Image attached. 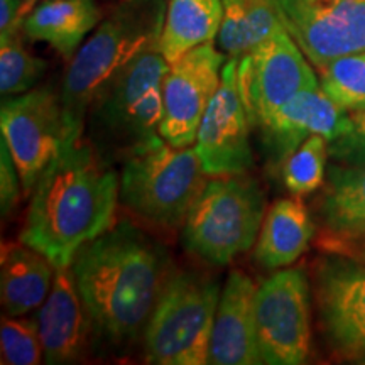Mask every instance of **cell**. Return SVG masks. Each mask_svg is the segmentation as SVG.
Wrapping results in <instances>:
<instances>
[{
    "mask_svg": "<svg viewBox=\"0 0 365 365\" xmlns=\"http://www.w3.org/2000/svg\"><path fill=\"white\" fill-rule=\"evenodd\" d=\"M93 339L110 350L143 340L175 271L166 247L129 220L85 244L71 264Z\"/></svg>",
    "mask_w": 365,
    "mask_h": 365,
    "instance_id": "obj_1",
    "label": "cell"
},
{
    "mask_svg": "<svg viewBox=\"0 0 365 365\" xmlns=\"http://www.w3.org/2000/svg\"><path fill=\"white\" fill-rule=\"evenodd\" d=\"M120 176L85 135H66L31 191L19 239L54 267L113 225Z\"/></svg>",
    "mask_w": 365,
    "mask_h": 365,
    "instance_id": "obj_2",
    "label": "cell"
},
{
    "mask_svg": "<svg viewBox=\"0 0 365 365\" xmlns=\"http://www.w3.org/2000/svg\"><path fill=\"white\" fill-rule=\"evenodd\" d=\"M168 0H118L68 63L61 95L68 135H85L100 90L149 49L159 48Z\"/></svg>",
    "mask_w": 365,
    "mask_h": 365,
    "instance_id": "obj_3",
    "label": "cell"
},
{
    "mask_svg": "<svg viewBox=\"0 0 365 365\" xmlns=\"http://www.w3.org/2000/svg\"><path fill=\"white\" fill-rule=\"evenodd\" d=\"M170 63L158 48L137 56L95 97L86 113L88 139L105 159H124L159 135L163 81Z\"/></svg>",
    "mask_w": 365,
    "mask_h": 365,
    "instance_id": "obj_4",
    "label": "cell"
},
{
    "mask_svg": "<svg viewBox=\"0 0 365 365\" xmlns=\"http://www.w3.org/2000/svg\"><path fill=\"white\" fill-rule=\"evenodd\" d=\"M266 213V193L247 173L210 178L182 223V247L210 266H227L254 247Z\"/></svg>",
    "mask_w": 365,
    "mask_h": 365,
    "instance_id": "obj_5",
    "label": "cell"
},
{
    "mask_svg": "<svg viewBox=\"0 0 365 365\" xmlns=\"http://www.w3.org/2000/svg\"><path fill=\"white\" fill-rule=\"evenodd\" d=\"M118 202L140 222L176 230L207 182L195 145L173 148L158 135L122 161Z\"/></svg>",
    "mask_w": 365,
    "mask_h": 365,
    "instance_id": "obj_6",
    "label": "cell"
},
{
    "mask_svg": "<svg viewBox=\"0 0 365 365\" xmlns=\"http://www.w3.org/2000/svg\"><path fill=\"white\" fill-rule=\"evenodd\" d=\"M220 286L196 271H173L145 327L148 364L205 365L220 301Z\"/></svg>",
    "mask_w": 365,
    "mask_h": 365,
    "instance_id": "obj_7",
    "label": "cell"
},
{
    "mask_svg": "<svg viewBox=\"0 0 365 365\" xmlns=\"http://www.w3.org/2000/svg\"><path fill=\"white\" fill-rule=\"evenodd\" d=\"M257 132L264 156L272 166L281 168L313 134L325 137L331 156L345 164H365V135L359 132L352 115L328 98L319 85L296 95Z\"/></svg>",
    "mask_w": 365,
    "mask_h": 365,
    "instance_id": "obj_8",
    "label": "cell"
},
{
    "mask_svg": "<svg viewBox=\"0 0 365 365\" xmlns=\"http://www.w3.org/2000/svg\"><path fill=\"white\" fill-rule=\"evenodd\" d=\"M255 333L262 364L299 365L312 350V301L303 267H286L255 293Z\"/></svg>",
    "mask_w": 365,
    "mask_h": 365,
    "instance_id": "obj_9",
    "label": "cell"
},
{
    "mask_svg": "<svg viewBox=\"0 0 365 365\" xmlns=\"http://www.w3.org/2000/svg\"><path fill=\"white\" fill-rule=\"evenodd\" d=\"M237 83L249 124L257 130L303 90L319 85L312 63L286 29L239 59Z\"/></svg>",
    "mask_w": 365,
    "mask_h": 365,
    "instance_id": "obj_10",
    "label": "cell"
},
{
    "mask_svg": "<svg viewBox=\"0 0 365 365\" xmlns=\"http://www.w3.org/2000/svg\"><path fill=\"white\" fill-rule=\"evenodd\" d=\"M0 127L19 171L24 196H29L68 135L61 95L51 86H36L26 93L4 97Z\"/></svg>",
    "mask_w": 365,
    "mask_h": 365,
    "instance_id": "obj_11",
    "label": "cell"
},
{
    "mask_svg": "<svg viewBox=\"0 0 365 365\" xmlns=\"http://www.w3.org/2000/svg\"><path fill=\"white\" fill-rule=\"evenodd\" d=\"M228 56L213 43L196 46L176 61L163 81V117L159 135L173 148L195 144L198 127L222 81Z\"/></svg>",
    "mask_w": 365,
    "mask_h": 365,
    "instance_id": "obj_12",
    "label": "cell"
},
{
    "mask_svg": "<svg viewBox=\"0 0 365 365\" xmlns=\"http://www.w3.org/2000/svg\"><path fill=\"white\" fill-rule=\"evenodd\" d=\"M276 4L286 31L317 70L331 59L365 51V0H276Z\"/></svg>",
    "mask_w": 365,
    "mask_h": 365,
    "instance_id": "obj_13",
    "label": "cell"
},
{
    "mask_svg": "<svg viewBox=\"0 0 365 365\" xmlns=\"http://www.w3.org/2000/svg\"><path fill=\"white\" fill-rule=\"evenodd\" d=\"M314 299L323 330L341 357H365V259L336 254L317 262Z\"/></svg>",
    "mask_w": 365,
    "mask_h": 365,
    "instance_id": "obj_14",
    "label": "cell"
},
{
    "mask_svg": "<svg viewBox=\"0 0 365 365\" xmlns=\"http://www.w3.org/2000/svg\"><path fill=\"white\" fill-rule=\"evenodd\" d=\"M239 59L228 58L215 97L198 127L195 150L208 178L244 175L254 166L247 112L237 83Z\"/></svg>",
    "mask_w": 365,
    "mask_h": 365,
    "instance_id": "obj_15",
    "label": "cell"
},
{
    "mask_svg": "<svg viewBox=\"0 0 365 365\" xmlns=\"http://www.w3.org/2000/svg\"><path fill=\"white\" fill-rule=\"evenodd\" d=\"M36 318L39 323L44 364H75L85 357L93 333L71 267L56 269L51 291L36 313Z\"/></svg>",
    "mask_w": 365,
    "mask_h": 365,
    "instance_id": "obj_16",
    "label": "cell"
},
{
    "mask_svg": "<svg viewBox=\"0 0 365 365\" xmlns=\"http://www.w3.org/2000/svg\"><path fill=\"white\" fill-rule=\"evenodd\" d=\"M255 293L257 286L247 274L240 269L230 271L218 301L208 364H262L255 333Z\"/></svg>",
    "mask_w": 365,
    "mask_h": 365,
    "instance_id": "obj_17",
    "label": "cell"
},
{
    "mask_svg": "<svg viewBox=\"0 0 365 365\" xmlns=\"http://www.w3.org/2000/svg\"><path fill=\"white\" fill-rule=\"evenodd\" d=\"M318 212L333 252L365 257V164L331 168Z\"/></svg>",
    "mask_w": 365,
    "mask_h": 365,
    "instance_id": "obj_18",
    "label": "cell"
},
{
    "mask_svg": "<svg viewBox=\"0 0 365 365\" xmlns=\"http://www.w3.org/2000/svg\"><path fill=\"white\" fill-rule=\"evenodd\" d=\"M54 264L24 242H9L0 252V298L6 317L38 312L53 287Z\"/></svg>",
    "mask_w": 365,
    "mask_h": 365,
    "instance_id": "obj_19",
    "label": "cell"
},
{
    "mask_svg": "<svg viewBox=\"0 0 365 365\" xmlns=\"http://www.w3.org/2000/svg\"><path fill=\"white\" fill-rule=\"evenodd\" d=\"M100 21L97 0H41L22 21V34L43 41L70 61Z\"/></svg>",
    "mask_w": 365,
    "mask_h": 365,
    "instance_id": "obj_20",
    "label": "cell"
},
{
    "mask_svg": "<svg viewBox=\"0 0 365 365\" xmlns=\"http://www.w3.org/2000/svg\"><path fill=\"white\" fill-rule=\"evenodd\" d=\"M314 235V223L308 208L298 198H282L272 203L264 217L254 245V259L267 271L294 264Z\"/></svg>",
    "mask_w": 365,
    "mask_h": 365,
    "instance_id": "obj_21",
    "label": "cell"
},
{
    "mask_svg": "<svg viewBox=\"0 0 365 365\" xmlns=\"http://www.w3.org/2000/svg\"><path fill=\"white\" fill-rule=\"evenodd\" d=\"M222 0H168L159 51L168 63L196 46L213 43L222 26Z\"/></svg>",
    "mask_w": 365,
    "mask_h": 365,
    "instance_id": "obj_22",
    "label": "cell"
},
{
    "mask_svg": "<svg viewBox=\"0 0 365 365\" xmlns=\"http://www.w3.org/2000/svg\"><path fill=\"white\" fill-rule=\"evenodd\" d=\"M223 17L218 48L232 59H242L279 31L282 24L276 0H222Z\"/></svg>",
    "mask_w": 365,
    "mask_h": 365,
    "instance_id": "obj_23",
    "label": "cell"
},
{
    "mask_svg": "<svg viewBox=\"0 0 365 365\" xmlns=\"http://www.w3.org/2000/svg\"><path fill=\"white\" fill-rule=\"evenodd\" d=\"M318 73L328 98L349 113L365 112V51L331 59Z\"/></svg>",
    "mask_w": 365,
    "mask_h": 365,
    "instance_id": "obj_24",
    "label": "cell"
},
{
    "mask_svg": "<svg viewBox=\"0 0 365 365\" xmlns=\"http://www.w3.org/2000/svg\"><path fill=\"white\" fill-rule=\"evenodd\" d=\"M328 156L330 148L325 137L309 135L279 168L287 191L299 198L317 191L325 182Z\"/></svg>",
    "mask_w": 365,
    "mask_h": 365,
    "instance_id": "obj_25",
    "label": "cell"
},
{
    "mask_svg": "<svg viewBox=\"0 0 365 365\" xmlns=\"http://www.w3.org/2000/svg\"><path fill=\"white\" fill-rule=\"evenodd\" d=\"M21 33L0 39V91L2 97H12L36 88L46 73L44 59L29 53L22 43Z\"/></svg>",
    "mask_w": 365,
    "mask_h": 365,
    "instance_id": "obj_26",
    "label": "cell"
},
{
    "mask_svg": "<svg viewBox=\"0 0 365 365\" xmlns=\"http://www.w3.org/2000/svg\"><path fill=\"white\" fill-rule=\"evenodd\" d=\"M0 349L4 365H36L43 362L38 318L6 317L0 325Z\"/></svg>",
    "mask_w": 365,
    "mask_h": 365,
    "instance_id": "obj_27",
    "label": "cell"
},
{
    "mask_svg": "<svg viewBox=\"0 0 365 365\" xmlns=\"http://www.w3.org/2000/svg\"><path fill=\"white\" fill-rule=\"evenodd\" d=\"M22 195H24V190H22L19 171H17L6 139L2 137V144H0V207H2V218L11 215Z\"/></svg>",
    "mask_w": 365,
    "mask_h": 365,
    "instance_id": "obj_28",
    "label": "cell"
},
{
    "mask_svg": "<svg viewBox=\"0 0 365 365\" xmlns=\"http://www.w3.org/2000/svg\"><path fill=\"white\" fill-rule=\"evenodd\" d=\"M22 31L21 0H0V39Z\"/></svg>",
    "mask_w": 365,
    "mask_h": 365,
    "instance_id": "obj_29",
    "label": "cell"
},
{
    "mask_svg": "<svg viewBox=\"0 0 365 365\" xmlns=\"http://www.w3.org/2000/svg\"><path fill=\"white\" fill-rule=\"evenodd\" d=\"M39 2L41 0H21V21H24L27 14L33 11Z\"/></svg>",
    "mask_w": 365,
    "mask_h": 365,
    "instance_id": "obj_30",
    "label": "cell"
},
{
    "mask_svg": "<svg viewBox=\"0 0 365 365\" xmlns=\"http://www.w3.org/2000/svg\"><path fill=\"white\" fill-rule=\"evenodd\" d=\"M359 364H365V357H364L362 360H360V362H359Z\"/></svg>",
    "mask_w": 365,
    "mask_h": 365,
    "instance_id": "obj_31",
    "label": "cell"
}]
</instances>
